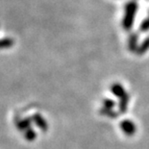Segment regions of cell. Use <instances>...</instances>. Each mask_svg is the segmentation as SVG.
<instances>
[{"label": "cell", "instance_id": "1", "mask_svg": "<svg viewBox=\"0 0 149 149\" xmlns=\"http://www.w3.org/2000/svg\"><path fill=\"white\" fill-rule=\"evenodd\" d=\"M112 93L119 99V110L122 113L126 112L127 105L129 103V95L125 91L124 88L119 84H115L112 86Z\"/></svg>", "mask_w": 149, "mask_h": 149}, {"label": "cell", "instance_id": "2", "mask_svg": "<svg viewBox=\"0 0 149 149\" xmlns=\"http://www.w3.org/2000/svg\"><path fill=\"white\" fill-rule=\"evenodd\" d=\"M120 128H121L123 133L127 136H133L137 131L135 123L130 119H124L123 121L120 122Z\"/></svg>", "mask_w": 149, "mask_h": 149}, {"label": "cell", "instance_id": "3", "mask_svg": "<svg viewBox=\"0 0 149 149\" xmlns=\"http://www.w3.org/2000/svg\"><path fill=\"white\" fill-rule=\"evenodd\" d=\"M33 121L36 123L38 125V127H39L40 130H42V131H46L47 130V127H48V125H47V122L45 121V119H43V117L40 115H34L33 117H32Z\"/></svg>", "mask_w": 149, "mask_h": 149}, {"label": "cell", "instance_id": "4", "mask_svg": "<svg viewBox=\"0 0 149 149\" xmlns=\"http://www.w3.org/2000/svg\"><path fill=\"white\" fill-rule=\"evenodd\" d=\"M148 49H149V38H147V39L138 47L136 54H138V55H142V54H144Z\"/></svg>", "mask_w": 149, "mask_h": 149}, {"label": "cell", "instance_id": "5", "mask_svg": "<svg viewBox=\"0 0 149 149\" xmlns=\"http://www.w3.org/2000/svg\"><path fill=\"white\" fill-rule=\"evenodd\" d=\"M31 125V119L29 118H25L23 120H20L19 122L17 123V128L19 130H29Z\"/></svg>", "mask_w": 149, "mask_h": 149}, {"label": "cell", "instance_id": "6", "mask_svg": "<svg viewBox=\"0 0 149 149\" xmlns=\"http://www.w3.org/2000/svg\"><path fill=\"white\" fill-rule=\"evenodd\" d=\"M137 42H138V37H136L135 35H133L131 39L129 40V48L131 51L135 52L137 51L138 47H137Z\"/></svg>", "mask_w": 149, "mask_h": 149}, {"label": "cell", "instance_id": "7", "mask_svg": "<svg viewBox=\"0 0 149 149\" xmlns=\"http://www.w3.org/2000/svg\"><path fill=\"white\" fill-rule=\"evenodd\" d=\"M36 137H37L36 132L32 129L27 130L26 133H25V139H26L27 141H34V139H36Z\"/></svg>", "mask_w": 149, "mask_h": 149}, {"label": "cell", "instance_id": "8", "mask_svg": "<svg viewBox=\"0 0 149 149\" xmlns=\"http://www.w3.org/2000/svg\"><path fill=\"white\" fill-rule=\"evenodd\" d=\"M13 45V42L11 40H0V48H6Z\"/></svg>", "mask_w": 149, "mask_h": 149}, {"label": "cell", "instance_id": "9", "mask_svg": "<svg viewBox=\"0 0 149 149\" xmlns=\"http://www.w3.org/2000/svg\"><path fill=\"white\" fill-rule=\"evenodd\" d=\"M113 106H115V103H113L112 100H110V99L104 100L103 108H105V109H111V110H112L113 108Z\"/></svg>", "mask_w": 149, "mask_h": 149}]
</instances>
